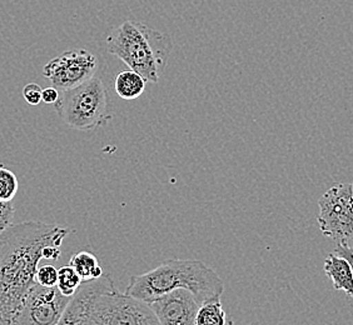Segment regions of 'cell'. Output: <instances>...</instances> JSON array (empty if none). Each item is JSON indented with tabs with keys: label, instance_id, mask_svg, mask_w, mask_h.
Here are the masks:
<instances>
[{
	"label": "cell",
	"instance_id": "6da1fadb",
	"mask_svg": "<svg viewBox=\"0 0 353 325\" xmlns=\"http://www.w3.org/2000/svg\"><path fill=\"white\" fill-rule=\"evenodd\" d=\"M70 233L74 229L35 220L14 224L0 233V325L14 324L37 283L44 249L61 247Z\"/></svg>",
	"mask_w": 353,
	"mask_h": 325
},
{
	"label": "cell",
	"instance_id": "7a4b0ae2",
	"mask_svg": "<svg viewBox=\"0 0 353 325\" xmlns=\"http://www.w3.org/2000/svg\"><path fill=\"white\" fill-rule=\"evenodd\" d=\"M61 325L159 324L150 305L117 289L109 274L82 282L59 320Z\"/></svg>",
	"mask_w": 353,
	"mask_h": 325
},
{
	"label": "cell",
	"instance_id": "3957f363",
	"mask_svg": "<svg viewBox=\"0 0 353 325\" xmlns=\"http://www.w3.org/2000/svg\"><path fill=\"white\" fill-rule=\"evenodd\" d=\"M179 288L192 291L202 304L221 299L224 283L216 271L201 260L168 259L142 275H133L125 293L150 304L152 300Z\"/></svg>",
	"mask_w": 353,
	"mask_h": 325
},
{
	"label": "cell",
	"instance_id": "277c9868",
	"mask_svg": "<svg viewBox=\"0 0 353 325\" xmlns=\"http://www.w3.org/2000/svg\"><path fill=\"white\" fill-rule=\"evenodd\" d=\"M105 44L108 53L153 84L161 81L173 49L170 35L134 21L113 29Z\"/></svg>",
	"mask_w": 353,
	"mask_h": 325
},
{
	"label": "cell",
	"instance_id": "5b68a950",
	"mask_svg": "<svg viewBox=\"0 0 353 325\" xmlns=\"http://www.w3.org/2000/svg\"><path fill=\"white\" fill-rule=\"evenodd\" d=\"M54 109L70 128L84 132L101 128L113 118L108 92L97 75L75 88L61 90Z\"/></svg>",
	"mask_w": 353,
	"mask_h": 325
},
{
	"label": "cell",
	"instance_id": "8992f818",
	"mask_svg": "<svg viewBox=\"0 0 353 325\" xmlns=\"http://www.w3.org/2000/svg\"><path fill=\"white\" fill-rule=\"evenodd\" d=\"M317 217L323 235L337 242L353 237V185L334 184L319 198Z\"/></svg>",
	"mask_w": 353,
	"mask_h": 325
},
{
	"label": "cell",
	"instance_id": "52a82bcc",
	"mask_svg": "<svg viewBox=\"0 0 353 325\" xmlns=\"http://www.w3.org/2000/svg\"><path fill=\"white\" fill-rule=\"evenodd\" d=\"M98 59L85 49L64 52L46 64L43 75L54 88L61 90L75 88L94 76Z\"/></svg>",
	"mask_w": 353,
	"mask_h": 325
},
{
	"label": "cell",
	"instance_id": "ba28073f",
	"mask_svg": "<svg viewBox=\"0 0 353 325\" xmlns=\"http://www.w3.org/2000/svg\"><path fill=\"white\" fill-rule=\"evenodd\" d=\"M70 298L61 294L57 286H43L35 283L28 293L14 325L59 324Z\"/></svg>",
	"mask_w": 353,
	"mask_h": 325
},
{
	"label": "cell",
	"instance_id": "9c48e42d",
	"mask_svg": "<svg viewBox=\"0 0 353 325\" xmlns=\"http://www.w3.org/2000/svg\"><path fill=\"white\" fill-rule=\"evenodd\" d=\"M148 305L156 314L159 324L196 325L201 303L192 291L179 288L158 297Z\"/></svg>",
	"mask_w": 353,
	"mask_h": 325
},
{
	"label": "cell",
	"instance_id": "30bf717a",
	"mask_svg": "<svg viewBox=\"0 0 353 325\" xmlns=\"http://www.w3.org/2000/svg\"><path fill=\"white\" fill-rule=\"evenodd\" d=\"M327 277L332 280L333 288L342 291L353 298V273L351 265L345 258L334 253L330 254L323 264Z\"/></svg>",
	"mask_w": 353,
	"mask_h": 325
},
{
	"label": "cell",
	"instance_id": "8fae6325",
	"mask_svg": "<svg viewBox=\"0 0 353 325\" xmlns=\"http://www.w3.org/2000/svg\"><path fill=\"white\" fill-rule=\"evenodd\" d=\"M147 81L134 70H124L117 75L114 89L119 98L124 101H134L144 93Z\"/></svg>",
	"mask_w": 353,
	"mask_h": 325
},
{
	"label": "cell",
	"instance_id": "7c38bea8",
	"mask_svg": "<svg viewBox=\"0 0 353 325\" xmlns=\"http://www.w3.org/2000/svg\"><path fill=\"white\" fill-rule=\"evenodd\" d=\"M69 265L74 268L77 273L81 275L83 282L99 278L103 275L102 266L99 265L98 258L90 251L75 253L74 255L70 258Z\"/></svg>",
	"mask_w": 353,
	"mask_h": 325
},
{
	"label": "cell",
	"instance_id": "4fadbf2b",
	"mask_svg": "<svg viewBox=\"0 0 353 325\" xmlns=\"http://www.w3.org/2000/svg\"><path fill=\"white\" fill-rule=\"evenodd\" d=\"M227 323L231 322H228V317L222 306L221 299L208 300L199 305L196 325H224Z\"/></svg>",
	"mask_w": 353,
	"mask_h": 325
},
{
	"label": "cell",
	"instance_id": "5bb4252c",
	"mask_svg": "<svg viewBox=\"0 0 353 325\" xmlns=\"http://www.w3.org/2000/svg\"><path fill=\"white\" fill-rule=\"evenodd\" d=\"M83 279L77 273L72 265H64L58 269V283L57 288L61 291V294L72 297L77 289L82 284Z\"/></svg>",
	"mask_w": 353,
	"mask_h": 325
},
{
	"label": "cell",
	"instance_id": "9a60e30c",
	"mask_svg": "<svg viewBox=\"0 0 353 325\" xmlns=\"http://www.w3.org/2000/svg\"><path fill=\"white\" fill-rule=\"evenodd\" d=\"M19 189V183L17 176L12 170L0 165V200L1 202H13Z\"/></svg>",
	"mask_w": 353,
	"mask_h": 325
},
{
	"label": "cell",
	"instance_id": "2e32d148",
	"mask_svg": "<svg viewBox=\"0 0 353 325\" xmlns=\"http://www.w3.org/2000/svg\"><path fill=\"white\" fill-rule=\"evenodd\" d=\"M35 280L43 286H57L58 269L52 264L39 265L35 274Z\"/></svg>",
	"mask_w": 353,
	"mask_h": 325
},
{
	"label": "cell",
	"instance_id": "e0dca14e",
	"mask_svg": "<svg viewBox=\"0 0 353 325\" xmlns=\"http://www.w3.org/2000/svg\"><path fill=\"white\" fill-rule=\"evenodd\" d=\"M14 214H15V208L13 203L0 200V233L12 225Z\"/></svg>",
	"mask_w": 353,
	"mask_h": 325
},
{
	"label": "cell",
	"instance_id": "ac0fdd59",
	"mask_svg": "<svg viewBox=\"0 0 353 325\" xmlns=\"http://www.w3.org/2000/svg\"><path fill=\"white\" fill-rule=\"evenodd\" d=\"M43 89L37 83H29L23 89V98L29 105H39L41 103Z\"/></svg>",
	"mask_w": 353,
	"mask_h": 325
},
{
	"label": "cell",
	"instance_id": "d6986e66",
	"mask_svg": "<svg viewBox=\"0 0 353 325\" xmlns=\"http://www.w3.org/2000/svg\"><path fill=\"white\" fill-rule=\"evenodd\" d=\"M334 254L339 257L345 258L351 265L353 273V247H351L347 242H340L334 248Z\"/></svg>",
	"mask_w": 353,
	"mask_h": 325
},
{
	"label": "cell",
	"instance_id": "ffe728a7",
	"mask_svg": "<svg viewBox=\"0 0 353 325\" xmlns=\"http://www.w3.org/2000/svg\"><path fill=\"white\" fill-rule=\"evenodd\" d=\"M59 90L54 88V87H49V88L43 89V93H41V102L46 103V104H54L58 98H59Z\"/></svg>",
	"mask_w": 353,
	"mask_h": 325
},
{
	"label": "cell",
	"instance_id": "44dd1931",
	"mask_svg": "<svg viewBox=\"0 0 353 325\" xmlns=\"http://www.w3.org/2000/svg\"><path fill=\"white\" fill-rule=\"evenodd\" d=\"M352 185H353V184H352Z\"/></svg>",
	"mask_w": 353,
	"mask_h": 325
}]
</instances>
